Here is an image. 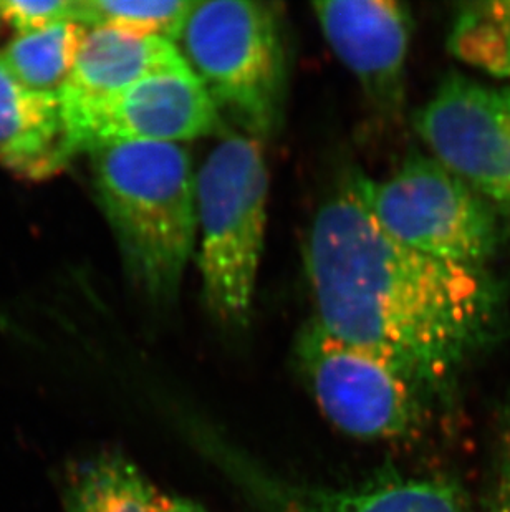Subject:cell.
Segmentation results:
<instances>
[{
  "instance_id": "cell-7",
  "label": "cell",
  "mask_w": 510,
  "mask_h": 512,
  "mask_svg": "<svg viewBox=\"0 0 510 512\" xmlns=\"http://www.w3.org/2000/svg\"><path fill=\"white\" fill-rule=\"evenodd\" d=\"M196 440L257 512H474L453 479L386 469L361 483L325 488L270 473L204 426Z\"/></svg>"
},
{
  "instance_id": "cell-19",
  "label": "cell",
  "mask_w": 510,
  "mask_h": 512,
  "mask_svg": "<svg viewBox=\"0 0 510 512\" xmlns=\"http://www.w3.org/2000/svg\"><path fill=\"white\" fill-rule=\"evenodd\" d=\"M148 512H207L203 506L194 503L191 499L173 494H154Z\"/></svg>"
},
{
  "instance_id": "cell-4",
  "label": "cell",
  "mask_w": 510,
  "mask_h": 512,
  "mask_svg": "<svg viewBox=\"0 0 510 512\" xmlns=\"http://www.w3.org/2000/svg\"><path fill=\"white\" fill-rule=\"evenodd\" d=\"M219 113L260 140L279 128L287 57L274 5L249 0L196 2L176 42Z\"/></svg>"
},
{
  "instance_id": "cell-6",
  "label": "cell",
  "mask_w": 510,
  "mask_h": 512,
  "mask_svg": "<svg viewBox=\"0 0 510 512\" xmlns=\"http://www.w3.org/2000/svg\"><path fill=\"white\" fill-rule=\"evenodd\" d=\"M297 362L318 408L332 425L360 440H398L423 423L431 400L371 353L333 339L308 322Z\"/></svg>"
},
{
  "instance_id": "cell-3",
  "label": "cell",
  "mask_w": 510,
  "mask_h": 512,
  "mask_svg": "<svg viewBox=\"0 0 510 512\" xmlns=\"http://www.w3.org/2000/svg\"><path fill=\"white\" fill-rule=\"evenodd\" d=\"M269 171L262 141L229 135L196 173L198 266L206 307L242 327L254 304L267 228Z\"/></svg>"
},
{
  "instance_id": "cell-18",
  "label": "cell",
  "mask_w": 510,
  "mask_h": 512,
  "mask_svg": "<svg viewBox=\"0 0 510 512\" xmlns=\"http://www.w3.org/2000/svg\"><path fill=\"white\" fill-rule=\"evenodd\" d=\"M484 509L486 512H510V405L497 430Z\"/></svg>"
},
{
  "instance_id": "cell-9",
  "label": "cell",
  "mask_w": 510,
  "mask_h": 512,
  "mask_svg": "<svg viewBox=\"0 0 510 512\" xmlns=\"http://www.w3.org/2000/svg\"><path fill=\"white\" fill-rule=\"evenodd\" d=\"M221 113L191 68L156 73L65 120L72 155L102 146L181 143L219 128Z\"/></svg>"
},
{
  "instance_id": "cell-11",
  "label": "cell",
  "mask_w": 510,
  "mask_h": 512,
  "mask_svg": "<svg viewBox=\"0 0 510 512\" xmlns=\"http://www.w3.org/2000/svg\"><path fill=\"white\" fill-rule=\"evenodd\" d=\"M183 68L188 63L169 40L113 27H88L60 95L63 120L97 107L143 78Z\"/></svg>"
},
{
  "instance_id": "cell-15",
  "label": "cell",
  "mask_w": 510,
  "mask_h": 512,
  "mask_svg": "<svg viewBox=\"0 0 510 512\" xmlns=\"http://www.w3.org/2000/svg\"><path fill=\"white\" fill-rule=\"evenodd\" d=\"M448 49L491 77L510 78V0L462 5L449 30Z\"/></svg>"
},
{
  "instance_id": "cell-20",
  "label": "cell",
  "mask_w": 510,
  "mask_h": 512,
  "mask_svg": "<svg viewBox=\"0 0 510 512\" xmlns=\"http://www.w3.org/2000/svg\"><path fill=\"white\" fill-rule=\"evenodd\" d=\"M0 22H2V12H0Z\"/></svg>"
},
{
  "instance_id": "cell-10",
  "label": "cell",
  "mask_w": 510,
  "mask_h": 512,
  "mask_svg": "<svg viewBox=\"0 0 510 512\" xmlns=\"http://www.w3.org/2000/svg\"><path fill=\"white\" fill-rule=\"evenodd\" d=\"M312 9L333 54L357 77L373 107L398 115L413 34L408 7L395 0H332Z\"/></svg>"
},
{
  "instance_id": "cell-8",
  "label": "cell",
  "mask_w": 510,
  "mask_h": 512,
  "mask_svg": "<svg viewBox=\"0 0 510 512\" xmlns=\"http://www.w3.org/2000/svg\"><path fill=\"white\" fill-rule=\"evenodd\" d=\"M414 126L434 160L510 219V85L451 73Z\"/></svg>"
},
{
  "instance_id": "cell-1",
  "label": "cell",
  "mask_w": 510,
  "mask_h": 512,
  "mask_svg": "<svg viewBox=\"0 0 510 512\" xmlns=\"http://www.w3.org/2000/svg\"><path fill=\"white\" fill-rule=\"evenodd\" d=\"M304 259L313 324L388 363L429 400L501 330L504 292L487 269L403 246L350 181L313 216Z\"/></svg>"
},
{
  "instance_id": "cell-16",
  "label": "cell",
  "mask_w": 510,
  "mask_h": 512,
  "mask_svg": "<svg viewBox=\"0 0 510 512\" xmlns=\"http://www.w3.org/2000/svg\"><path fill=\"white\" fill-rule=\"evenodd\" d=\"M196 2L189 0H78V22L113 27L176 44Z\"/></svg>"
},
{
  "instance_id": "cell-13",
  "label": "cell",
  "mask_w": 510,
  "mask_h": 512,
  "mask_svg": "<svg viewBox=\"0 0 510 512\" xmlns=\"http://www.w3.org/2000/svg\"><path fill=\"white\" fill-rule=\"evenodd\" d=\"M87 32V25L80 22H62L17 35L0 52V63L25 88L60 98Z\"/></svg>"
},
{
  "instance_id": "cell-17",
  "label": "cell",
  "mask_w": 510,
  "mask_h": 512,
  "mask_svg": "<svg viewBox=\"0 0 510 512\" xmlns=\"http://www.w3.org/2000/svg\"><path fill=\"white\" fill-rule=\"evenodd\" d=\"M2 22L17 30V35L32 34L62 22H78V0L53 2H0Z\"/></svg>"
},
{
  "instance_id": "cell-12",
  "label": "cell",
  "mask_w": 510,
  "mask_h": 512,
  "mask_svg": "<svg viewBox=\"0 0 510 512\" xmlns=\"http://www.w3.org/2000/svg\"><path fill=\"white\" fill-rule=\"evenodd\" d=\"M72 158L60 98L25 88L0 63V163L42 181Z\"/></svg>"
},
{
  "instance_id": "cell-5",
  "label": "cell",
  "mask_w": 510,
  "mask_h": 512,
  "mask_svg": "<svg viewBox=\"0 0 510 512\" xmlns=\"http://www.w3.org/2000/svg\"><path fill=\"white\" fill-rule=\"evenodd\" d=\"M348 181L378 226L419 254L486 269L501 246V214L433 156L409 155L390 178Z\"/></svg>"
},
{
  "instance_id": "cell-2",
  "label": "cell",
  "mask_w": 510,
  "mask_h": 512,
  "mask_svg": "<svg viewBox=\"0 0 510 512\" xmlns=\"http://www.w3.org/2000/svg\"><path fill=\"white\" fill-rule=\"evenodd\" d=\"M92 160L131 277L151 299L173 300L198 237L191 156L179 143L133 141L102 146Z\"/></svg>"
},
{
  "instance_id": "cell-14",
  "label": "cell",
  "mask_w": 510,
  "mask_h": 512,
  "mask_svg": "<svg viewBox=\"0 0 510 512\" xmlns=\"http://www.w3.org/2000/svg\"><path fill=\"white\" fill-rule=\"evenodd\" d=\"M154 491L130 459L106 453L77 469L65 489L67 512H148Z\"/></svg>"
}]
</instances>
